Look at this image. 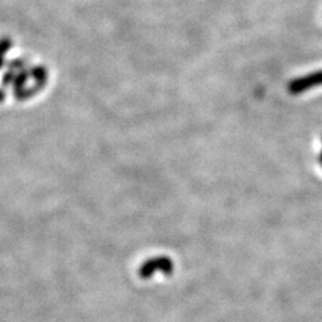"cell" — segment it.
<instances>
[{
    "instance_id": "cell-2",
    "label": "cell",
    "mask_w": 322,
    "mask_h": 322,
    "mask_svg": "<svg viewBox=\"0 0 322 322\" xmlns=\"http://www.w3.org/2000/svg\"><path fill=\"white\" fill-rule=\"evenodd\" d=\"M318 86H322V70L290 81L287 83V91L293 95H298Z\"/></svg>"
},
{
    "instance_id": "cell-1",
    "label": "cell",
    "mask_w": 322,
    "mask_h": 322,
    "mask_svg": "<svg viewBox=\"0 0 322 322\" xmlns=\"http://www.w3.org/2000/svg\"><path fill=\"white\" fill-rule=\"evenodd\" d=\"M173 267L175 264L172 259H169L168 257H154L141 264L138 268V275L142 279H148L157 271L163 272L164 275H171L173 274Z\"/></svg>"
},
{
    "instance_id": "cell-3",
    "label": "cell",
    "mask_w": 322,
    "mask_h": 322,
    "mask_svg": "<svg viewBox=\"0 0 322 322\" xmlns=\"http://www.w3.org/2000/svg\"><path fill=\"white\" fill-rule=\"evenodd\" d=\"M318 160H320V164H321V167H322V152H321V154H320V157H318Z\"/></svg>"
}]
</instances>
